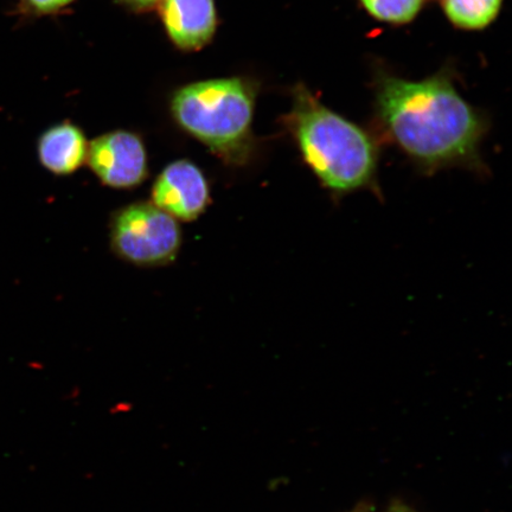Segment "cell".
Returning <instances> with one entry per match:
<instances>
[{"label":"cell","mask_w":512,"mask_h":512,"mask_svg":"<svg viewBox=\"0 0 512 512\" xmlns=\"http://www.w3.org/2000/svg\"><path fill=\"white\" fill-rule=\"evenodd\" d=\"M105 187L131 190L149 177V157L137 133L117 130L102 134L88 145L87 162Z\"/></svg>","instance_id":"5b68a950"},{"label":"cell","mask_w":512,"mask_h":512,"mask_svg":"<svg viewBox=\"0 0 512 512\" xmlns=\"http://www.w3.org/2000/svg\"><path fill=\"white\" fill-rule=\"evenodd\" d=\"M74 0H17L18 11L29 17H42L57 14Z\"/></svg>","instance_id":"8fae6325"},{"label":"cell","mask_w":512,"mask_h":512,"mask_svg":"<svg viewBox=\"0 0 512 512\" xmlns=\"http://www.w3.org/2000/svg\"><path fill=\"white\" fill-rule=\"evenodd\" d=\"M151 200L177 221H196L206 213L211 201L208 178L191 160H176L155 179Z\"/></svg>","instance_id":"8992f818"},{"label":"cell","mask_w":512,"mask_h":512,"mask_svg":"<svg viewBox=\"0 0 512 512\" xmlns=\"http://www.w3.org/2000/svg\"><path fill=\"white\" fill-rule=\"evenodd\" d=\"M88 142L78 125L64 121L38 138L37 155L43 168L60 177L74 175L87 162Z\"/></svg>","instance_id":"ba28073f"},{"label":"cell","mask_w":512,"mask_h":512,"mask_svg":"<svg viewBox=\"0 0 512 512\" xmlns=\"http://www.w3.org/2000/svg\"><path fill=\"white\" fill-rule=\"evenodd\" d=\"M504 0H443L445 15L454 27L467 31L489 28L501 14Z\"/></svg>","instance_id":"9c48e42d"},{"label":"cell","mask_w":512,"mask_h":512,"mask_svg":"<svg viewBox=\"0 0 512 512\" xmlns=\"http://www.w3.org/2000/svg\"><path fill=\"white\" fill-rule=\"evenodd\" d=\"M352 512H370L368 508L366 507H358L357 509H355L354 511Z\"/></svg>","instance_id":"5bb4252c"},{"label":"cell","mask_w":512,"mask_h":512,"mask_svg":"<svg viewBox=\"0 0 512 512\" xmlns=\"http://www.w3.org/2000/svg\"><path fill=\"white\" fill-rule=\"evenodd\" d=\"M128 8L134 10H149L155 8L160 2V0H121Z\"/></svg>","instance_id":"7c38bea8"},{"label":"cell","mask_w":512,"mask_h":512,"mask_svg":"<svg viewBox=\"0 0 512 512\" xmlns=\"http://www.w3.org/2000/svg\"><path fill=\"white\" fill-rule=\"evenodd\" d=\"M256 88L243 78L204 80L179 88L171 99L177 125L228 166L245 168L255 159Z\"/></svg>","instance_id":"3957f363"},{"label":"cell","mask_w":512,"mask_h":512,"mask_svg":"<svg viewBox=\"0 0 512 512\" xmlns=\"http://www.w3.org/2000/svg\"><path fill=\"white\" fill-rule=\"evenodd\" d=\"M285 130L332 200L369 191L382 200L380 145L369 131L325 106L304 83L292 89Z\"/></svg>","instance_id":"7a4b0ae2"},{"label":"cell","mask_w":512,"mask_h":512,"mask_svg":"<svg viewBox=\"0 0 512 512\" xmlns=\"http://www.w3.org/2000/svg\"><path fill=\"white\" fill-rule=\"evenodd\" d=\"M360 3L376 21L403 25L418 17L426 0H360Z\"/></svg>","instance_id":"30bf717a"},{"label":"cell","mask_w":512,"mask_h":512,"mask_svg":"<svg viewBox=\"0 0 512 512\" xmlns=\"http://www.w3.org/2000/svg\"><path fill=\"white\" fill-rule=\"evenodd\" d=\"M158 5L164 28L179 49L200 50L214 37V0H160Z\"/></svg>","instance_id":"52a82bcc"},{"label":"cell","mask_w":512,"mask_h":512,"mask_svg":"<svg viewBox=\"0 0 512 512\" xmlns=\"http://www.w3.org/2000/svg\"><path fill=\"white\" fill-rule=\"evenodd\" d=\"M374 95L382 137L421 174L454 168L489 174L482 157L488 118L458 92L446 69L420 81L377 73Z\"/></svg>","instance_id":"6da1fadb"},{"label":"cell","mask_w":512,"mask_h":512,"mask_svg":"<svg viewBox=\"0 0 512 512\" xmlns=\"http://www.w3.org/2000/svg\"><path fill=\"white\" fill-rule=\"evenodd\" d=\"M388 512H416L412 508L407 507L406 504L402 502H395L390 505Z\"/></svg>","instance_id":"4fadbf2b"},{"label":"cell","mask_w":512,"mask_h":512,"mask_svg":"<svg viewBox=\"0 0 512 512\" xmlns=\"http://www.w3.org/2000/svg\"><path fill=\"white\" fill-rule=\"evenodd\" d=\"M110 243L113 253L128 264L163 267L176 260L183 233L178 221L152 202H134L114 211Z\"/></svg>","instance_id":"277c9868"}]
</instances>
